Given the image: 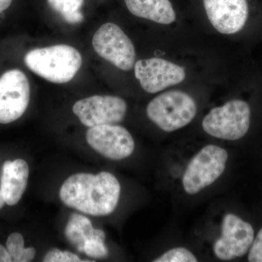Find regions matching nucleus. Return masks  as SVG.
Wrapping results in <instances>:
<instances>
[{"instance_id":"nucleus-1","label":"nucleus","mask_w":262,"mask_h":262,"mask_svg":"<svg viewBox=\"0 0 262 262\" xmlns=\"http://www.w3.org/2000/svg\"><path fill=\"white\" fill-rule=\"evenodd\" d=\"M121 187L113 174L75 173L62 184L59 196L68 207L94 216L113 213L120 199Z\"/></svg>"},{"instance_id":"nucleus-2","label":"nucleus","mask_w":262,"mask_h":262,"mask_svg":"<svg viewBox=\"0 0 262 262\" xmlns=\"http://www.w3.org/2000/svg\"><path fill=\"white\" fill-rule=\"evenodd\" d=\"M24 62L29 70L53 83H67L72 80L82 63L76 48L67 45L37 48L27 53Z\"/></svg>"},{"instance_id":"nucleus-3","label":"nucleus","mask_w":262,"mask_h":262,"mask_svg":"<svg viewBox=\"0 0 262 262\" xmlns=\"http://www.w3.org/2000/svg\"><path fill=\"white\" fill-rule=\"evenodd\" d=\"M198 112L195 100L181 91H170L153 98L146 106V115L160 130L173 132L189 125Z\"/></svg>"},{"instance_id":"nucleus-4","label":"nucleus","mask_w":262,"mask_h":262,"mask_svg":"<svg viewBox=\"0 0 262 262\" xmlns=\"http://www.w3.org/2000/svg\"><path fill=\"white\" fill-rule=\"evenodd\" d=\"M251 108L246 101L234 99L212 108L202 121L208 135L227 141L242 139L249 130Z\"/></svg>"},{"instance_id":"nucleus-5","label":"nucleus","mask_w":262,"mask_h":262,"mask_svg":"<svg viewBox=\"0 0 262 262\" xmlns=\"http://www.w3.org/2000/svg\"><path fill=\"white\" fill-rule=\"evenodd\" d=\"M228 158V152L220 146H204L193 157L183 175L184 191L195 194L213 184L225 171Z\"/></svg>"},{"instance_id":"nucleus-6","label":"nucleus","mask_w":262,"mask_h":262,"mask_svg":"<svg viewBox=\"0 0 262 262\" xmlns=\"http://www.w3.org/2000/svg\"><path fill=\"white\" fill-rule=\"evenodd\" d=\"M96 53L119 70L130 71L136 61V50L130 38L117 24L106 23L95 33L92 41Z\"/></svg>"},{"instance_id":"nucleus-7","label":"nucleus","mask_w":262,"mask_h":262,"mask_svg":"<svg viewBox=\"0 0 262 262\" xmlns=\"http://www.w3.org/2000/svg\"><path fill=\"white\" fill-rule=\"evenodd\" d=\"M30 85L27 76L18 70L5 72L0 77V123L18 120L28 107Z\"/></svg>"},{"instance_id":"nucleus-8","label":"nucleus","mask_w":262,"mask_h":262,"mask_svg":"<svg viewBox=\"0 0 262 262\" xmlns=\"http://www.w3.org/2000/svg\"><path fill=\"white\" fill-rule=\"evenodd\" d=\"M134 72L141 88L149 94L182 83L187 76L182 66L157 57L136 62Z\"/></svg>"},{"instance_id":"nucleus-9","label":"nucleus","mask_w":262,"mask_h":262,"mask_svg":"<svg viewBox=\"0 0 262 262\" xmlns=\"http://www.w3.org/2000/svg\"><path fill=\"white\" fill-rule=\"evenodd\" d=\"M127 103L118 96H93L75 103L73 113L84 126L116 124L127 113Z\"/></svg>"},{"instance_id":"nucleus-10","label":"nucleus","mask_w":262,"mask_h":262,"mask_svg":"<svg viewBox=\"0 0 262 262\" xmlns=\"http://www.w3.org/2000/svg\"><path fill=\"white\" fill-rule=\"evenodd\" d=\"M253 239L252 226L237 215L227 213L222 221V235L213 245V252L222 261L242 257L249 251Z\"/></svg>"},{"instance_id":"nucleus-11","label":"nucleus","mask_w":262,"mask_h":262,"mask_svg":"<svg viewBox=\"0 0 262 262\" xmlns=\"http://www.w3.org/2000/svg\"><path fill=\"white\" fill-rule=\"evenodd\" d=\"M86 140L93 149L110 160L125 159L135 149V141L129 131L115 124L90 127Z\"/></svg>"},{"instance_id":"nucleus-12","label":"nucleus","mask_w":262,"mask_h":262,"mask_svg":"<svg viewBox=\"0 0 262 262\" xmlns=\"http://www.w3.org/2000/svg\"><path fill=\"white\" fill-rule=\"evenodd\" d=\"M207 17L217 32L234 34L241 32L248 18L247 0H203Z\"/></svg>"},{"instance_id":"nucleus-13","label":"nucleus","mask_w":262,"mask_h":262,"mask_svg":"<svg viewBox=\"0 0 262 262\" xmlns=\"http://www.w3.org/2000/svg\"><path fill=\"white\" fill-rule=\"evenodd\" d=\"M29 176L28 163L23 159L5 162L2 169L0 189L8 206H15L27 189Z\"/></svg>"},{"instance_id":"nucleus-14","label":"nucleus","mask_w":262,"mask_h":262,"mask_svg":"<svg viewBox=\"0 0 262 262\" xmlns=\"http://www.w3.org/2000/svg\"><path fill=\"white\" fill-rule=\"evenodd\" d=\"M133 15L163 25L173 24L177 19L173 5L169 0H125Z\"/></svg>"},{"instance_id":"nucleus-15","label":"nucleus","mask_w":262,"mask_h":262,"mask_svg":"<svg viewBox=\"0 0 262 262\" xmlns=\"http://www.w3.org/2000/svg\"><path fill=\"white\" fill-rule=\"evenodd\" d=\"M91 221L87 217L72 213L66 225L64 234L71 244L82 253L84 242L91 237L94 231Z\"/></svg>"},{"instance_id":"nucleus-16","label":"nucleus","mask_w":262,"mask_h":262,"mask_svg":"<svg viewBox=\"0 0 262 262\" xmlns=\"http://www.w3.org/2000/svg\"><path fill=\"white\" fill-rule=\"evenodd\" d=\"M84 0H48V4L58 12L66 21L72 24L81 23L84 17L80 8Z\"/></svg>"},{"instance_id":"nucleus-17","label":"nucleus","mask_w":262,"mask_h":262,"mask_svg":"<svg viewBox=\"0 0 262 262\" xmlns=\"http://www.w3.org/2000/svg\"><path fill=\"white\" fill-rule=\"evenodd\" d=\"M6 248L11 256L12 261H32L36 256V250L34 248L24 247L23 235L18 232H14L8 236Z\"/></svg>"},{"instance_id":"nucleus-18","label":"nucleus","mask_w":262,"mask_h":262,"mask_svg":"<svg viewBox=\"0 0 262 262\" xmlns=\"http://www.w3.org/2000/svg\"><path fill=\"white\" fill-rule=\"evenodd\" d=\"M105 233L101 229H94V232L84 242L82 253L91 258H104L108 255L104 244Z\"/></svg>"},{"instance_id":"nucleus-19","label":"nucleus","mask_w":262,"mask_h":262,"mask_svg":"<svg viewBox=\"0 0 262 262\" xmlns=\"http://www.w3.org/2000/svg\"><path fill=\"white\" fill-rule=\"evenodd\" d=\"M154 262H196L194 253L185 248H174L155 258Z\"/></svg>"},{"instance_id":"nucleus-20","label":"nucleus","mask_w":262,"mask_h":262,"mask_svg":"<svg viewBox=\"0 0 262 262\" xmlns=\"http://www.w3.org/2000/svg\"><path fill=\"white\" fill-rule=\"evenodd\" d=\"M45 262H76L82 261L75 253L68 251H61L58 248L49 250L43 258Z\"/></svg>"},{"instance_id":"nucleus-21","label":"nucleus","mask_w":262,"mask_h":262,"mask_svg":"<svg viewBox=\"0 0 262 262\" xmlns=\"http://www.w3.org/2000/svg\"><path fill=\"white\" fill-rule=\"evenodd\" d=\"M248 261L262 262V228L250 248Z\"/></svg>"},{"instance_id":"nucleus-22","label":"nucleus","mask_w":262,"mask_h":262,"mask_svg":"<svg viewBox=\"0 0 262 262\" xmlns=\"http://www.w3.org/2000/svg\"><path fill=\"white\" fill-rule=\"evenodd\" d=\"M10 261H12V258L8 249L0 244V262Z\"/></svg>"},{"instance_id":"nucleus-23","label":"nucleus","mask_w":262,"mask_h":262,"mask_svg":"<svg viewBox=\"0 0 262 262\" xmlns=\"http://www.w3.org/2000/svg\"><path fill=\"white\" fill-rule=\"evenodd\" d=\"M11 3L12 0H0V13L8 9Z\"/></svg>"},{"instance_id":"nucleus-24","label":"nucleus","mask_w":262,"mask_h":262,"mask_svg":"<svg viewBox=\"0 0 262 262\" xmlns=\"http://www.w3.org/2000/svg\"><path fill=\"white\" fill-rule=\"evenodd\" d=\"M5 199L4 196L3 195V193H2L1 189H0V209L3 208L5 206Z\"/></svg>"}]
</instances>
